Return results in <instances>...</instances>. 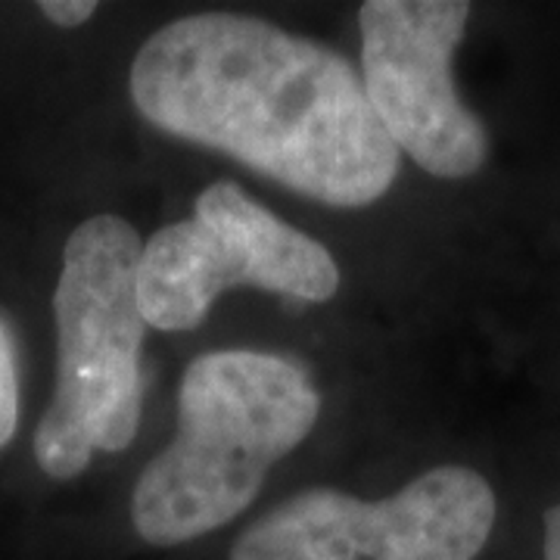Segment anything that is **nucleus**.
I'll return each mask as SVG.
<instances>
[{
    "label": "nucleus",
    "mask_w": 560,
    "mask_h": 560,
    "mask_svg": "<svg viewBox=\"0 0 560 560\" xmlns=\"http://www.w3.org/2000/svg\"><path fill=\"white\" fill-rule=\"evenodd\" d=\"M131 101L165 135L234 156L308 200L377 202L401 153L355 66L327 44L241 13H190L143 40Z\"/></svg>",
    "instance_id": "obj_1"
},
{
    "label": "nucleus",
    "mask_w": 560,
    "mask_h": 560,
    "mask_svg": "<svg viewBox=\"0 0 560 560\" xmlns=\"http://www.w3.org/2000/svg\"><path fill=\"white\" fill-rule=\"evenodd\" d=\"M318 415V389L296 361L261 352L194 361L178 389V430L135 482L140 539L172 548L234 521Z\"/></svg>",
    "instance_id": "obj_2"
},
{
    "label": "nucleus",
    "mask_w": 560,
    "mask_h": 560,
    "mask_svg": "<svg viewBox=\"0 0 560 560\" xmlns=\"http://www.w3.org/2000/svg\"><path fill=\"white\" fill-rule=\"evenodd\" d=\"M138 231L103 212L81 221L62 246L54 290L57 383L35 430V460L50 480H75L97 452L128 448L140 423Z\"/></svg>",
    "instance_id": "obj_3"
},
{
    "label": "nucleus",
    "mask_w": 560,
    "mask_h": 560,
    "mask_svg": "<svg viewBox=\"0 0 560 560\" xmlns=\"http://www.w3.org/2000/svg\"><path fill=\"white\" fill-rule=\"evenodd\" d=\"M231 287L327 302L340 290V268L324 243L280 221L234 180H215L190 219L143 243L138 302L147 327L178 334L200 327Z\"/></svg>",
    "instance_id": "obj_4"
},
{
    "label": "nucleus",
    "mask_w": 560,
    "mask_h": 560,
    "mask_svg": "<svg viewBox=\"0 0 560 560\" xmlns=\"http://www.w3.org/2000/svg\"><path fill=\"white\" fill-rule=\"evenodd\" d=\"M495 514L486 477L442 464L383 501L300 492L253 523L231 560H477Z\"/></svg>",
    "instance_id": "obj_5"
},
{
    "label": "nucleus",
    "mask_w": 560,
    "mask_h": 560,
    "mask_svg": "<svg viewBox=\"0 0 560 560\" xmlns=\"http://www.w3.org/2000/svg\"><path fill=\"white\" fill-rule=\"evenodd\" d=\"M470 20L464 0H368L359 10L361 84L383 131L423 172L460 180L489 156V135L452 81Z\"/></svg>",
    "instance_id": "obj_6"
},
{
    "label": "nucleus",
    "mask_w": 560,
    "mask_h": 560,
    "mask_svg": "<svg viewBox=\"0 0 560 560\" xmlns=\"http://www.w3.org/2000/svg\"><path fill=\"white\" fill-rule=\"evenodd\" d=\"M20 423V377H16V355L7 320L0 318V448L13 440Z\"/></svg>",
    "instance_id": "obj_7"
},
{
    "label": "nucleus",
    "mask_w": 560,
    "mask_h": 560,
    "mask_svg": "<svg viewBox=\"0 0 560 560\" xmlns=\"http://www.w3.org/2000/svg\"><path fill=\"white\" fill-rule=\"evenodd\" d=\"M38 10L44 20H50L60 28H79L97 13V3H91V0H40Z\"/></svg>",
    "instance_id": "obj_8"
},
{
    "label": "nucleus",
    "mask_w": 560,
    "mask_h": 560,
    "mask_svg": "<svg viewBox=\"0 0 560 560\" xmlns=\"http://www.w3.org/2000/svg\"><path fill=\"white\" fill-rule=\"evenodd\" d=\"M541 560H560V501L541 517Z\"/></svg>",
    "instance_id": "obj_9"
}]
</instances>
